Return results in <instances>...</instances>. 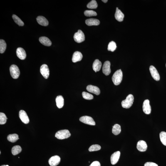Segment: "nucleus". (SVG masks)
I'll return each instance as SVG.
<instances>
[{
  "mask_svg": "<svg viewBox=\"0 0 166 166\" xmlns=\"http://www.w3.org/2000/svg\"><path fill=\"white\" fill-rule=\"evenodd\" d=\"M123 77V73L122 70H118L115 72L112 76V80L115 85H119L121 83Z\"/></svg>",
  "mask_w": 166,
  "mask_h": 166,
  "instance_id": "1",
  "label": "nucleus"
},
{
  "mask_svg": "<svg viewBox=\"0 0 166 166\" xmlns=\"http://www.w3.org/2000/svg\"><path fill=\"white\" fill-rule=\"evenodd\" d=\"M134 101V97L133 95H129L125 100L122 102V107L123 108L128 109L132 106Z\"/></svg>",
  "mask_w": 166,
  "mask_h": 166,
  "instance_id": "2",
  "label": "nucleus"
},
{
  "mask_svg": "<svg viewBox=\"0 0 166 166\" xmlns=\"http://www.w3.org/2000/svg\"><path fill=\"white\" fill-rule=\"evenodd\" d=\"M71 136V134L68 130H64L58 131L55 134V137L59 140H63L68 138Z\"/></svg>",
  "mask_w": 166,
  "mask_h": 166,
  "instance_id": "3",
  "label": "nucleus"
},
{
  "mask_svg": "<svg viewBox=\"0 0 166 166\" xmlns=\"http://www.w3.org/2000/svg\"><path fill=\"white\" fill-rule=\"evenodd\" d=\"M11 75L13 78L17 79L19 77L20 72L18 67L16 65H11L10 68Z\"/></svg>",
  "mask_w": 166,
  "mask_h": 166,
  "instance_id": "4",
  "label": "nucleus"
},
{
  "mask_svg": "<svg viewBox=\"0 0 166 166\" xmlns=\"http://www.w3.org/2000/svg\"><path fill=\"white\" fill-rule=\"evenodd\" d=\"M74 39L76 42L80 43L85 41L84 34L81 30H78L77 32L75 33L74 36Z\"/></svg>",
  "mask_w": 166,
  "mask_h": 166,
  "instance_id": "5",
  "label": "nucleus"
},
{
  "mask_svg": "<svg viewBox=\"0 0 166 166\" xmlns=\"http://www.w3.org/2000/svg\"><path fill=\"white\" fill-rule=\"evenodd\" d=\"M79 120L80 122L87 124L91 125H95V122L93 119L92 117L87 116L81 117Z\"/></svg>",
  "mask_w": 166,
  "mask_h": 166,
  "instance_id": "6",
  "label": "nucleus"
},
{
  "mask_svg": "<svg viewBox=\"0 0 166 166\" xmlns=\"http://www.w3.org/2000/svg\"><path fill=\"white\" fill-rule=\"evenodd\" d=\"M40 72L45 78L48 79V78L50 72L47 65L44 64L42 65L40 68Z\"/></svg>",
  "mask_w": 166,
  "mask_h": 166,
  "instance_id": "7",
  "label": "nucleus"
},
{
  "mask_svg": "<svg viewBox=\"0 0 166 166\" xmlns=\"http://www.w3.org/2000/svg\"><path fill=\"white\" fill-rule=\"evenodd\" d=\"M61 161L60 157L58 155L52 157L49 160L48 162L51 166H56L58 165Z\"/></svg>",
  "mask_w": 166,
  "mask_h": 166,
  "instance_id": "8",
  "label": "nucleus"
},
{
  "mask_svg": "<svg viewBox=\"0 0 166 166\" xmlns=\"http://www.w3.org/2000/svg\"><path fill=\"white\" fill-rule=\"evenodd\" d=\"M143 111L144 113L147 115H149L151 112V107L150 104V101L148 99L144 101L143 104Z\"/></svg>",
  "mask_w": 166,
  "mask_h": 166,
  "instance_id": "9",
  "label": "nucleus"
},
{
  "mask_svg": "<svg viewBox=\"0 0 166 166\" xmlns=\"http://www.w3.org/2000/svg\"><path fill=\"white\" fill-rule=\"evenodd\" d=\"M150 70L152 78L156 81H158L160 79V77L158 72L156 68L153 66L150 67Z\"/></svg>",
  "mask_w": 166,
  "mask_h": 166,
  "instance_id": "10",
  "label": "nucleus"
},
{
  "mask_svg": "<svg viewBox=\"0 0 166 166\" xmlns=\"http://www.w3.org/2000/svg\"><path fill=\"white\" fill-rule=\"evenodd\" d=\"M19 116L21 121L23 123L27 124L29 123V119L26 112L23 110L20 111Z\"/></svg>",
  "mask_w": 166,
  "mask_h": 166,
  "instance_id": "11",
  "label": "nucleus"
},
{
  "mask_svg": "<svg viewBox=\"0 0 166 166\" xmlns=\"http://www.w3.org/2000/svg\"><path fill=\"white\" fill-rule=\"evenodd\" d=\"M137 148L140 152L145 151L147 148L146 142L143 140L139 141L137 144Z\"/></svg>",
  "mask_w": 166,
  "mask_h": 166,
  "instance_id": "12",
  "label": "nucleus"
},
{
  "mask_svg": "<svg viewBox=\"0 0 166 166\" xmlns=\"http://www.w3.org/2000/svg\"><path fill=\"white\" fill-rule=\"evenodd\" d=\"M110 66V61H105L104 63L102 71L104 74L106 76L109 75L111 73V71Z\"/></svg>",
  "mask_w": 166,
  "mask_h": 166,
  "instance_id": "13",
  "label": "nucleus"
},
{
  "mask_svg": "<svg viewBox=\"0 0 166 166\" xmlns=\"http://www.w3.org/2000/svg\"><path fill=\"white\" fill-rule=\"evenodd\" d=\"M120 156V152L117 151L112 154L110 157L111 162L112 165H114L118 162Z\"/></svg>",
  "mask_w": 166,
  "mask_h": 166,
  "instance_id": "14",
  "label": "nucleus"
},
{
  "mask_svg": "<svg viewBox=\"0 0 166 166\" xmlns=\"http://www.w3.org/2000/svg\"><path fill=\"white\" fill-rule=\"evenodd\" d=\"M87 90L88 91L98 95L100 94V91L98 87L92 85H89L87 87Z\"/></svg>",
  "mask_w": 166,
  "mask_h": 166,
  "instance_id": "15",
  "label": "nucleus"
},
{
  "mask_svg": "<svg viewBox=\"0 0 166 166\" xmlns=\"http://www.w3.org/2000/svg\"><path fill=\"white\" fill-rule=\"evenodd\" d=\"M16 55L19 59L24 60L26 57V54L25 50L22 48H18L16 50Z\"/></svg>",
  "mask_w": 166,
  "mask_h": 166,
  "instance_id": "16",
  "label": "nucleus"
},
{
  "mask_svg": "<svg viewBox=\"0 0 166 166\" xmlns=\"http://www.w3.org/2000/svg\"><path fill=\"white\" fill-rule=\"evenodd\" d=\"M83 57V55L79 51L75 52L73 55L72 61L73 63H76L81 61Z\"/></svg>",
  "mask_w": 166,
  "mask_h": 166,
  "instance_id": "17",
  "label": "nucleus"
},
{
  "mask_svg": "<svg viewBox=\"0 0 166 166\" xmlns=\"http://www.w3.org/2000/svg\"><path fill=\"white\" fill-rule=\"evenodd\" d=\"M85 23L88 26H98L100 23L99 20L93 18L87 19L85 21Z\"/></svg>",
  "mask_w": 166,
  "mask_h": 166,
  "instance_id": "18",
  "label": "nucleus"
},
{
  "mask_svg": "<svg viewBox=\"0 0 166 166\" xmlns=\"http://www.w3.org/2000/svg\"><path fill=\"white\" fill-rule=\"evenodd\" d=\"M36 20L38 24L42 26H47L49 24L48 20L43 16H38L36 18Z\"/></svg>",
  "mask_w": 166,
  "mask_h": 166,
  "instance_id": "19",
  "label": "nucleus"
},
{
  "mask_svg": "<svg viewBox=\"0 0 166 166\" xmlns=\"http://www.w3.org/2000/svg\"><path fill=\"white\" fill-rule=\"evenodd\" d=\"M124 15L118 8H116V11L115 14V17L117 21L122 22L123 21Z\"/></svg>",
  "mask_w": 166,
  "mask_h": 166,
  "instance_id": "20",
  "label": "nucleus"
},
{
  "mask_svg": "<svg viewBox=\"0 0 166 166\" xmlns=\"http://www.w3.org/2000/svg\"><path fill=\"white\" fill-rule=\"evenodd\" d=\"M39 41L42 44L46 46H50L52 44L51 42L47 37H41L39 38Z\"/></svg>",
  "mask_w": 166,
  "mask_h": 166,
  "instance_id": "21",
  "label": "nucleus"
},
{
  "mask_svg": "<svg viewBox=\"0 0 166 166\" xmlns=\"http://www.w3.org/2000/svg\"><path fill=\"white\" fill-rule=\"evenodd\" d=\"M102 64L101 62L98 59H96L95 60L93 64V69L95 72L99 71L101 69Z\"/></svg>",
  "mask_w": 166,
  "mask_h": 166,
  "instance_id": "22",
  "label": "nucleus"
},
{
  "mask_svg": "<svg viewBox=\"0 0 166 166\" xmlns=\"http://www.w3.org/2000/svg\"><path fill=\"white\" fill-rule=\"evenodd\" d=\"M57 106L59 109L63 107L64 104V99L63 97L61 95L57 96L56 100Z\"/></svg>",
  "mask_w": 166,
  "mask_h": 166,
  "instance_id": "23",
  "label": "nucleus"
},
{
  "mask_svg": "<svg viewBox=\"0 0 166 166\" xmlns=\"http://www.w3.org/2000/svg\"><path fill=\"white\" fill-rule=\"evenodd\" d=\"M121 127L120 125L118 124H116L113 127L112 132L114 135H118L121 132Z\"/></svg>",
  "mask_w": 166,
  "mask_h": 166,
  "instance_id": "24",
  "label": "nucleus"
},
{
  "mask_svg": "<svg viewBox=\"0 0 166 166\" xmlns=\"http://www.w3.org/2000/svg\"><path fill=\"white\" fill-rule=\"evenodd\" d=\"M7 139L9 141L14 143L19 140V138H18V135L15 134L8 135L7 137Z\"/></svg>",
  "mask_w": 166,
  "mask_h": 166,
  "instance_id": "25",
  "label": "nucleus"
},
{
  "mask_svg": "<svg viewBox=\"0 0 166 166\" xmlns=\"http://www.w3.org/2000/svg\"><path fill=\"white\" fill-rule=\"evenodd\" d=\"M22 151V148L19 145L15 146L11 150V152L12 155H17Z\"/></svg>",
  "mask_w": 166,
  "mask_h": 166,
  "instance_id": "26",
  "label": "nucleus"
},
{
  "mask_svg": "<svg viewBox=\"0 0 166 166\" xmlns=\"http://www.w3.org/2000/svg\"><path fill=\"white\" fill-rule=\"evenodd\" d=\"M6 47V42L4 40L1 39L0 40V53L1 54L4 53L5 51Z\"/></svg>",
  "mask_w": 166,
  "mask_h": 166,
  "instance_id": "27",
  "label": "nucleus"
},
{
  "mask_svg": "<svg viewBox=\"0 0 166 166\" xmlns=\"http://www.w3.org/2000/svg\"><path fill=\"white\" fill-rule=\"evenodd\" d=\"M12 18L15 22L19 26H23L24 25V23L23 21H22L21 18L15 15H13L12 16Z\"/></svg>",
  "mask_w": 166,
  "mask_h": 166,
  "instance_id": "28",
  "label": "nucleus"
},
{
  "mask_svg": "<svg viewBox=\"0 0 166 166\" xmlns=\"http://www.w3.org/2000/svg\"><path fill=\"white\" fill-rule=\"evenodd\" d=\"M98 4L96 1L92 0L87 5V7L89 9H96L98 7Z\"/></svg>",
  "mask_w": 166,
  "mask_h": 166,
  "instance_id": "29",
  "label": "nucleus"
},
{
  "mask_svg": "<svg viewBox=\"0 0 166 166\" xmlns=\"http://www.w3.org/2000/svg\"><path fill=\"white\" fill-rule=\"evenodd\" d=\"M116 45L115 42L112 41L109 43L108 47V50L109 51L113 52L116 49Z\"/></svg>",
  "mask_w": 166,
  "mask_h": 166,
  "instance_id": "30",
  "label": "nucleus"
},
{
  "mask_svg": "<svg viewBox=\"0 0 166 166\" xmlns=\"http://www.w3.org/2000/svg\"><path fill=\"white\" fill-rule=\"evenodd\" d=\"M160 138L162 144L166 146V132L164 131L161 132L160 134Z\"/></svg>",
  "mask_w": 166,
  "mask_h": 166,
  "instance_id": "31",
  "label": "nucleus"
},
{
  "mask_svg": "<svg viewBox=\"0 0 166 166\" xmlns=\"http://www.w3.org/2000/svg\"><path fill=\"white\" fill-rule=\"evenodd\" d=\"M8 118H6V117L4 113H0V124L1 125L4 124H5L6 120Z\"/></svg>",
  "mask_w": 166,
  "mask_h": 166,
  "instance_id": "32",
  "label": "nucleus"
},
{
  "mask_svg": "<svg viewBox=\"0 0 166 166\" xmlns=\"http://www.w3.org/2000/svg\"><path fill=\"white\" fill-rule=\"evenodd\" d=\"M82 96L86 100H91L93 99L94 98L93 95L85 92H83L82 93Z\"/></svg>",
  "mask_w": 166,
  "mask_h": 166,
  "instance_id": "33",
  "label": "nucleus"
},
{
  "mask_svg": "<svg viewBox=\"0 0 166 166\" xmlns=\"http://www.w3.org/2000/svg\"><path fill=\"white\" fill-rule=\"evenodd\" d=\"M101 149V147L98 145H93L90 146L89 149L90 152L97 151Z\"/></svg>",
  "mask_w": 166,
  "mask_h": 166,
  "instance_id": "34",
  "label": "nucleus"
},
{
  "mask_svg": "<svg viewBox=\"0 0 166 166\" xmlns=\"http://www.w3.org/2000/svg\"><path fill=\"white\" fill-rule=\"evenodd\" d=\"M84 14L85 16L90 17L95 16L97 15L96 12L92 10H86L84 11Z\"/></svg>",
  "mask_w": 166,
  "mask_h": 166,
  "instance_id": "35",
  "label": "nucleus"
},
{
  "mask_svg": "<svg viewBox=\"0 0 166 166\" xmlns=\"http://www.w3.org/2000/svg\"><path fill=\"white\" fill-rule=\"evenodd\" d=\"M144 166H158L157 164L152 162H147L144 164Z\"/></svg>",
  "mask_w": 166,
  "mask_h": 166,
  "instance_id": "36",
  "label": "nucleus"
},
{
  "mask_svg": "<svg viewBox=\"0 0 166 166\" xmlns=\"http://www.w3.org/2000/svg\"><path fill=\"white\" fill-rule=\"evenodd\" d=\"M90 166H101L100 162L97 161L92 162Z\"/></svg>",
  "mask_w": 166,
  "mask_h": 166,
  "instance_id": "37",
  "label": "nucleus"
},
{
  "mask_svg": "<svg viewBox=\"0 0 166 166\" xmlns=\"http://www.w3.org/2000/svg\"><path fill=\"white\" fill-rule=\"evenodd\" d=\"M103 1V2L104 3H106L108 1H107V0H103V1Z\"/></svg>",
  "mask_w": 166,
  "mask_h": 166,
  "instance_id": "38",
  "label": "nucleus"
},
{
  "mask_svg": "<svg viewBox=\"0 0 166 166\" xmlns=\"http://www.w3.org/2000/svg\"><path fill=\"white\" fill-rule=\"evenodd\" d=\"M1 166H6V165H1Z\"/></svg>",
  "mask_w": 166,
  "mask_h": 166,
  "instance_id": "39",
  "label": "nucleus"
},
{
  "mask_svg": "<svg viewBox=\"0 0 166 166\" xmlns=\"http://www.w3.org/2000/svg\"><path fill=\"white\" fill-rule=\"evenodd\" d=\"M6 166H9V165H6Z\"/></svg>",
  "mask_w": 166,
  "mask_h": 166,
  "instance_id": "40",
  "label": "nucleus"
},
{
  "mask_svg": "<svg viewBox=\"0 0 166 166\" xmlns=\"http://www.w3.org/2000/svg\"><path fill=\"white\" fill-rule=\"evenodd\" d=\"M1 152L0 151V154H1Z\"/></svg>",
  "mask_w": 166,
  "mask_h": 166,
  "instance_id": "41",
  "label": "nucleus"
},
{
  "mask_svg": "<svg viewBox=\"0 0 166 166\" xmlns=\"http://www.w3.org/2000/svg\"></svg>",
  "mask_w": 166,
  "mask_h": 166,
  "instance_id": "42",
  "label": "nucleus"
}]
</instances>
